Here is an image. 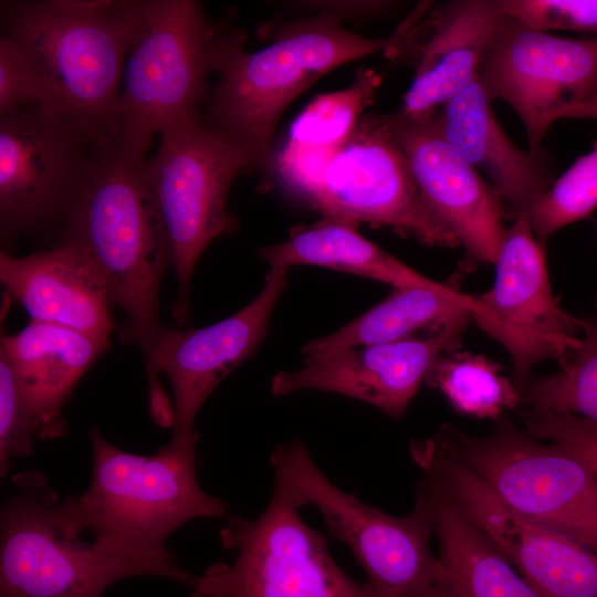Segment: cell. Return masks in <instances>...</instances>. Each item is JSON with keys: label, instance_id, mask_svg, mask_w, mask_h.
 Instances as JSON below:
<instances>
[{"label": "cell", "instance_id": "6da1fadb", "mask_svg": "<svg viewBox=\"0 0 597 597\" xmlns=\"http://www.w3.org/2000/svg\"><path fill=\"white\" fill-rule=\"evenodd\" d=\"M147 154L118 138L104 143L76 189L57 232L93 260L113 306L125 315L118 338L138 346L145 364L165 328L159 290L171 250L146 179Z\"/></svg>", "mask_w": 597, "mask_h": 597}, {"label": "cell", "instance_id": "7a4b0ae2", "mask_svg": "<svg viewBox=\"0 0 597 597\" xmlns=\"http://www.w3.org/2000/svg\"><path fill=\"white\" fill-rule=\"evenodd\" d=\"M417 13L386 38L356 34L328 13L284 23L265 48L248 52L244 34L233 30L218 69L219 81L203 109L207 124L239 145L252 171L272 174V139L285 109L331 70L384 52L409 49Z\"/></svg>", "mask_w": 597, "mask_h": 597}, {"label": "cell", "instance_id": "3957f363", "mask_svg": "<svg viewBox=\"0 0 597 597\" xmlns=\"http://www.w3.org/2000/svg\"><path fill=\"white\" fill-rule=\"evenodd\" d=\"M138 0L1 4L3 35L25 54L42 105L101 140L119 134L121 78Z\"/></svg>", "mask_w": 597, "mask_h": 597}, {"label": "cell", "instance_id": "277c9868", "mask_svg": "<svg viewBox=\"0 0 597 597\" xmlns=\"http://www.w3.org/2000/svg\"><path fill=\"white\" fill-rule=\"evenodd\" d=\"M88 439L90 484L57 505L76 533L88 531L98 542L166 555V541L187 522L228 516V503L197 481V442H168L154 455H139L116 448L94 426Z\"/></svg>", "mask_w": 597, "mask_h": 597}, {"label": "cell", "instance_id": "5b68a950", "mask_svg": "<svg viewBox=\"0 0 597 597\" xmlns=\"http://www.w3.org/2000/svg\"><path fill=\"white\" fill-rule=\"evenodd\" d=\"M0 513V597H101L114 583L156 576L190 587L176 557L146 555L94 540L61 517L59 494L40 471L17 473Z\"/></svg>", "mask_w": 597, "mask_h": 597}, {"label": "cell", "instance_id": "8992f818", "mask_svg": "<svg viewBox=\"0 0 597 597\" xmlns=\"http://www.w3.org/2000/svg\"><path fill=\"white\" fill-rule=\"evenodd\" d=\"M230 31L192 0H138L121 93L118 139L147 154L155 135L203 114Z\"/></svg>", "mask_w": 597, "mask_h": 597}, {"label": "cell", "instance_id": "52a82bcc", "mask_svg": "<svg viewBox=\"0 0 597 597\" xmlns=\"http://www.w3.org/2000/svg\"><path fill=\"white\" fill-rule=\"evenodd\" d=\"M155 155L145 161V179L167 235L178 295L171 316L190 320L195 266L212 240L238 229L227 202L233 180L252 171L249 155L210 127L203 114L160 133Z\"/></svg>", "mask_w": 597, "mask_h": 597}, {"label": "cell", "instance_id": "ba28073f", "mask_svg": "<svg viewBox=\"0 0 597 597\" xmlns=\"http://www.w3.org/2000/svg\"><path fill=\"white\" fill-rule=\"evenodd\" d=\"M270 464L274 484L301 507H316L327 535L350 549L371 597H419L436 579L439 561L430 551L433 530L420 483L412 511L396 517L335 485L300 440L275 447Z\"/></svg>", "mask_w": 597, "mask_h": 597}, {"label": "cell", "instance_id": "9c48e42d", "mask_svg": "<svg viewBox=\"0 0 597 597\" xmlns=\"http://www.w3.org/2000/svg\"><path fill=\"white\" fill-rule=\"evenodd\" d=\"M494 421L484 436L443 423L432 437L521 514L597 552V476L589 465L506 416Z\"/></svg>", "mask_w": 597, "mask_h": 597}, {"label": "cell", "instance_id": "30bf717a", "mask_svg": "<svg viewBox=\"0 0 597 597\" xmlns=\"http://www.w3.org/2000/svg\"><path fill=\"white\" fill-rule=\"evenodd\" d=\"M300 510L291 494L274 484L258 517L228 515L219 537L237 557L196 575L191 597H371L338 566L327 535L308 526Z\"/></svg>", "mask_w": 597, "mask_h": 597}, {"label": "cell", "instance_id": "8fae6325", "mask_svg": "<svg viewBox=\"0 0 597 597\" xmlns=\"http://www.w3.org/2000/svg\"><path fill=\"white\" fill-rule=\"evenodd\" d=\"M106 142L40 103L0 116L2 251L21 238L56 234L92 159Z\"/></svg>", "mask_w": 597, "mask_h": 597}, {"label": "cell", "instance_id": "7c38bea8", "mask_svg": "<svg viewBox=\"0 0 597 597\" xmlns=\"http://www.w3.org/2000/svg\"><path fill=\"white\" fill-rule=\"evenodd\" d=\"M409 451L425 478L541 597H597V552L521 514L433 437L411 440Z\"/></svg>", "mask_w": 597, "mask_h": 597}, {"label": "cell", "instance_id": "4fadbf2b", "mask_svg": "<svg viewBox=\"0 0 597 597\" xmlns=\"http://www.w3.org/2000/svg\"><path fill=\"white\" fill-rule=\"evenodd\" d=\"M289 269L269 266L260 293L231 316L201 328H164L146 365L149 411L172 428L170 443L198 440L197 415L212 390L259 348Z\"/></svg>", "mask_w": 597, "mask_h": 597}, {"label": "cell", "instance_id": "5bb4252c", "mask_svg": "<svg viewBox=\"0 0 597 597\" xmlns=\"http://www.w3.org/2000/svg\"><path fill=\"white\" fill-rule=\"evenodd\" d=\"M324 220L388 227L430 247L460 245L429 210L383 114L362 116L306 202Z\"/></svg>", "mask_w": 597, "mask_h": 597}, {"label": "cell", "instance_id": "9a60e30c", "mask_svg": "<svg viewBox=\"0 0 597 597\" xmlns=\"http://www.w3.org/2000/svg\"><path fill=\"white\" fill-rule=\"evenodd\" d=\"M493 285L474 295L472 320L500 343L513 366V384L521 391L535 364L554 359L565 366L580 346L582 318L555 298L545 247L535 238L524 211L513 217L494 262Z\"/></svg>", "mask_w": 597, "mask_h": 597}, {"label": "cell", "instance_id": "2e32d148", "mask_svg": "<svg viewBox=\"0 0 597 597\" xmlns=\"http://www.w3.org/2000/svg\"><path fill=\"white\" fill-rule=\"evenodd\" d=\"M476 77L492 101L514 109L538 150L555 112L597 93V38L556 36L503 14Z\"/></svg>", "mask_w": 597, "mask_h": 597}, {"label": "cell", "instance_id": "e0dca14e", "mask_svg": "<svg viewBox=\"0 0 597 597\" xmlns=\"http://www.w3.org/2000/svg\"><path fill=\"white\" fill-rule=\"evenodd\" d=\"M471 320V315L461 317L422 337L305 354L300 368L274 375L271 391L274 396L308 389L336 392L400 419L440 357L460 349Z\"/></svg>", "mask_w": 597, "mask_h": 597}, {"label": "cell", "instance_id": "ac0fdd59", "mask_svg": "<svg viewBox=\"0 0 597 597\" xmlns=\"http://www.w3.org/2000/svg\"><path fill=\"white\" fill-rule=\"evenodd\" d=\"M402 150L422 200L476 262H495L509 212L500 192L447 142L434 117L383 114Z\"/></svg>", "mask_w": 597, "mask_h": 597}, {"label": "cell", "instance_id": "d6986e66", "mask_svg": "<svg viewBox=\"0 0 597 597\" xmlns=\"http://www.w3.org/2000/svg\"><path fill=\"white\" fill-rule=\"evenodd\" d=\"M0 282L30 321L67 327L109 345L116 324L108 289L80 247L56 242L23 256L1 251Z\"/></svg>", "mask_w": 597, "mask_h": 597}, {"label": "cell", "instance_id": "ffe728a7", "mask_svg": "<svg viewBox=\"0 0 597 597\" xmlns=\"http://www.w3.org/2000/svg\"><path fill=\"white\" fill-rule=\"evenodd\" d=\"M492 102L475 77L439 108L434 119L447 142L488 176L513 218L552 186L555 165L547 150L515 145L492 111Z\"/></svg>", "mask_w": 597, "mask_h": 597}, {"label": "cell", "instance_id": "44dd1931", "mask_svg": "<svg viewBox=\"0 0 597 597\" xmlns=\"http://www.w3.org/2000/svg\"><path fill=\"white\" fill-rule=\"evenodd\" d=\"M503 13L498 0H454L434 6L422 23L417 67L398 111L412 119H430L478 73L481 59Z\"/></svg>", "mask_w": 597, "mask_h": 597}, {"label": "cell", "instance_id": "7402d4cb", "mask_svg": "<svg viewBox=\"0 0 597 597\" xmlns=\"http://www.w3.org/2000/svg\"><path fill=\"white\" fill-rule=\"evenodd\" d=\"M108 347L77 331L34 321L15 334L1 335L0 352L39 421L41 439L66 433L63 407L80 379Z\"/></svg>", "mask_w": 597, "mask_h": 597}, {"label": "cell", "instance_id": "603a6c76", "mask_svg": "<svg viewBox=\"0 0 597 597\" xmlns=\"http://www.w3.org/2000/svg\"><path fill=\"white\" fill-rule=\"evenodd\" d=\"M439 545V573L419 597H541L430 480L420 482Z\"/></svg>", "mask_w": 597, "mask_h": 597}, {"label": "cell", "instance_id": "cb8c5ba5", "mask_svg": "<svg viewBox=\"0 0 597 597\" xmlns=\"http://www.w3.org/2000/svg\"><path fill=\"white\" fill-rule=\"evenodd\" d=\"M474 308V295L450 283L394 287L386 298L350 323L306 343L302 353L396 342L472 316Z\"/></svg>", "mask_w": 597, "mask_h": 597}, {"label": "cell", "instance_id": "d4e9b609", "mask_svg": "<svg viewBox=\"0 0 597 597\" xmlns=\"http://www.w3.org/2000/svg\"><path fill=\"white\" fill-rule=\"evenodd\" d=\"M269 266L316 265L398 286H438L431 280L358 233L350 226L323 220L286 241L261 249Z\"/></svg>", "mask_w": 597, "mask_h": 597}, {"label": "cell", "instance_id": "484cf974", "mask_svg": "<svg viewBox=\"0 0 597 597\" xmlns=\"http://www.w3.org/2000/svg\"><path fill=\"white\" fill-rule=\"evenodd\" d=\"M500 370L483 355L457 350L440 357L426 383L458 413L496 420L504 410L521 405L520 391Z\"/></svg>", "mask_w": 597, "mask_h": 597}, {"label": "cell", "instance_id": "4316f807", "mask_svg": "<svg viewBox=\"0 0 597 597\" xmlns=\"http://www.w3.org/2000/svg\"><path fill=\"white\" fill-rule=\"evenodd\" d=\"M381 77L360 71L347 88L316 96L291 125L286 145L332 159L349 140Z\"/></svg>", "mask_w": 597, "mask_h": 597}, {"label": "cell", "instance_id": "83f0119b", "mask_svg": "<svg viewBox=\"0 0 597 597\" xmlns=\"http://www.w3.org/2000/svg\"><path fill=\"white\" fill-rule=\"evenodd\" d=\"M580 318V346L559 371L531 375L520 391L521 405L597 422V314Z\"/></svg>", "mask_w": 597, "mask_h": 597}, {"label": "cell", "instance_id": "f1b7e54d", "mask_svg": "<svg viewBox=\"0 0 597 597\" xmlns=\"http://www.w3.org/2000/svg\"><path fill=\"white\" fill-rule=\"evenodd\" d=\"M597 209V140L524 212L537 241H546L559 229L586 219Z\"/></svg>", "mask_w": 597, "mask_h": 597}, {"label": "cell", "instance_id": "f546056e", "mask_svg": "<svg viewBox=\"0 0 597 597\" xmlns=\"http://www.w3.org/2000/svg\"><path fill=\"white\" fill-rule=\"evenodd\" d=\"M39 421L29 406L4 354L0 352V474L7 476L13 458L29 457L40 438Z\"/></svg>", "mask_w": 597, "mask_h": 597}, {"label": "cell", "instance_id": "4dcf8cb0", "mask_svg": "<svg viewBox=\"0 0 597 597\" xmlns=\"http://www.w3.org/2000/svg\"><path fill=\"white\" fill-rule=\"evenodd\" d=\"M503 14L547 32L565 30L597 38V0H498Z\"/></svg>", "mask_w": 597, "mask_h": 597}, {"label": "cell", "instance_id": "1f68e13d", "mask_svg": "<svg viewBox=\"0 0 597 597\" xmlns=\"http://www.w3.org/2000/svg\"><path fill=\"white\" fill-rule=\"evenodd\" d=\"M517 412L531 436L565 446L583 459L597 476V422L572 413L530 407Z\"/></svg>", "mask_w": 597, "mask_h": 597}, {"label": "cell", "instance_id": "d6a6232c", "mask_svg": "<svg viewBox=\"0 0 597 597\" xmlns=\"http://www.w3.org/2000/svg\"><path fill=\"white\" fill-rule=\"evenodd\" d=\"M42 104L40 86L20 46L10 38L0 39V116L27 105Z\"/></svg>", "mask_w": 597, "mask_h": 597}, {"label": "cell", "instance_id": "836d02e7", "mask_svg": "<svg viewBox=\"0 0 597 597\" xmlns=\"http://www.w3.org/2000/svg\"><path fill=\"white\" fill-rule=\"evenodd\" d=\"M290 6L296 10L310 12L311 15L328 13L342 21L376 15L385 12L391 4L387 1H296L291 2Z\"/></svg>", "mask_w": 597, "mask_h": 597}, {"label": "cell", "instance_id": "e575fe53", "mask_svg": "<svg viewBox=\"0 0 597 597\" xmlns=\"http://www.w3.org/2000/svg\"><path fill=\"white\" fill-rule=\"evenodd\" d=\"M561 118L597 119V93L583 103L559 108L553 115V123Z\"/></svg>", "mask_w": 597, "mask_h": 597}, {"label": "cell", "instance_id": "d590c367", "mask_svg": "<svg viewBox=\"0 0 597 597\" xmlns=\"http://www.w3.org/2000/svg\"><path fill=\"white\" fill-rule=\"evenodd\" d=\"M596 224H597V222H596ZM596 305H597V297H596Z\"/></svg>", "mask_w": 597, "mask_h": 597}]
</instances>
